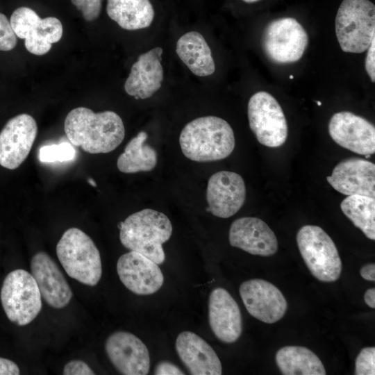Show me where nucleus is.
<instances>
[{
    "label": "nucleus",
    "instance_id": "obj_1",
    "mask_svg": "<svg viewBox=\"0 0 375 375\" xmlns=\"http://www.w3.org/2000/svg\"><path fill=\"white\" fill-rule=\"evenodd\" d=\"M64 129L73 145L92 154L115 150L125 136L123 121L116 112L96 113L85 107L76 108L67 114Z\"/></svg>",
    "mask_w": 375,
    "mask_h": 375
},
{
    "label": "nucleus",
    "instance_id": "obj_2",
    "mask_svg": "<svg viewBox=\"0 0 375 375\" xmlns=\"http://www.w3.org/2000/svg\"><path fill=\"white\" fill-rule=\"evenodd\" d=\"M179 144L188 159L212 162L227 158L235 148V136L229 124L216 116L198 117L181 132Z\"/></svg>",
    "mask_w": 375,
    "mask_h": 375
},
{
    "label": "nucleus",
    "instance_id": "obj_3",
    "mask_svg": "<svg viewBox=\"0 0 375 375\" xmlns=\"http://www.w3.org/2000/svg\"><path fill=\"white\" fill-rule=\"evenodd\" d=\"M122 245L137 251L158 265L164 262L162 244L171 238L172 225L164 213L146 208L129 215L119 224Z\"/></svg>",
    "mask_w": 375,
    "mask_h": 375
},
{
    "label": "nucleus",
    "instance_id": "obj_4",
    "mask_svg": "<svg viewBox=\"0 0 375 375\" xmlns=\"http://www.w3.org/2000/svg\"><path fill=\"white\" fill-rule=\"evenodd\" d=\"M58 258L71 278L89 286L102 275L100 253L92 240L78 228L66 230L56 245Z\"/></svg>",
    "mask_w": 375,
    "mask_h": 375
},
{
    "label": "nucleus",
    "instance_id": "obj_5",
    "mask_svg": "<svg viewBox=\"0 0 375 375\" xmlns=\"http://www.w3.org/2000/svg\"><path fill=\"white\" fill-rule=\"evenodd\" d=\"M335 33L343 51L360 53L375 38V6L369 0H343L335 17Z\"/></svg>",
    "mask_w": 375,
    "mask_h": 375
},
{
    "label": "nucleus",
    "instance_id": "obj_6",
    "mask_svg": "<svg viewBox=\"0 0 375 375\" xmlns=\"http://www.w3.org/2000/svg\"><path fill=\"white\" fill-rule=\"evenodd\" d=\"M300 253L314 277L322 282L337 281L342 272V261L331 237L319 226L306 225L297 235Z\"/></svg>",
    "mask_w": 375,
    "mask_h": 375
},
{
    "label": "nucleus",
    "instance_id": "obj_7",
    "mask_svg": "<svg viewBox=\"0 0 375 375\" xmlns=\"http://www.w3.org/2000/svg\"><path fill=\"white\" fill-rule=\"evenodd\" d=\"M1 301L8 319L18 326L31 323L42 309L37 283L29 272L18 269L5 278L1 289Z\"/></svg>",
    "mask_w": 375,
    "mask_h": 375
},
{
    "label": "nucleus",
    "instance_id": "obj_8",
    "mask_svg": "<svg viewBox=\"0 0 375 375\" xmlns=\"http://www.w3.org/2000/svg\"><path fill=\"white\" fill-rule=\"evenodd\" d=\"M308 42L306 30L297 19L283 17L270 22L262 38L267 58L278 64L297 62L302 57Z\"/></svg>",
    "mask_w": 375,
    "mask_h": 375
},
{
    "label": "nucleus",
    "instance_id": "obj_9",
    "mask_svg": "<svg viewBox=\"0 0 375 375\" xmlns=\"http://www.w3.org/2000/svg\"><path fill=\"white\" fill-rule=\"evenodd\" d=\"M249 126L258 141L268 147H278L285 143L288 135L283 111L269 93H255L248 103Z\"/></svg>",
    "mask_w": 375,
    "mask_h": 375
},
{
    "label": "nucleus",
    "instance_id": "obj_10",
    "mask_svg": "<svg viewBox=\"0 0 375 375\" xmlns=\"http://www.w3.org/2000/svg\"><path fill=\"white\" fill-rule=\"evenodd\" d=\"M10 22L16 36L24 40L26 50L35 55L49 52L51 44L58 42L62 35V25L58 18H40L28 7L17 8Z\"/></svg>",
    "mask_w": 375,
    "mask_h": 375
},
{
    "label": "nucleus",
    "instance_id": "obj_11",
    "mask_svg": "<svg viewBox=\"0 0 375 375\" xmlns=\"http://www.w3.org/2000/svg\"><path fill=\"white\" fill-rule=\"evenodd\" d=\"M38 133L35 119L26 113L9 119L0 132V165L15 169L28 156Z\"/></svg>",
    "mask_w": 375,
    "mask_h": 375
},
{
    "label": "nucleus",
    "instance_id": "obj_12",
    "mask_svg": "<svg viewBox=\"0 0 375 375\" xmlns=\"http://www.w3.org/2000/svg\"><path fill=\"white\" fill-rule=\"evenodd\" d=\"M239 292L248 312L262 322L274 324L287 311L288 302L283 293L265 280L246 281L240 285Z\"/></svg>",
    "mask_w": 375,
    "mask_h": 375
},
{
    "label": "nucleus",
    "instance_id": "obj_13",
    "mask_svg": "<svg viewBox=\"0 0 375 375\" xmlns=\"http://www.w3.org/2000/svg\"><path fill=\"white\" fill-rule=\"evenodd\" d=\"M331 138L340 147L360 155L375 152V128L365 118L349 111L335 113L328 124Z\"/></svg>",
    "mask_w": 375,
    "mask_h": 375
},
{
    "label": "nucleus",
    "instance_id": "obj_14",
    "mask_svg": "<svg viewBox=\"0 0 375 375\" xmlns=\"http://www.w3.org/2000/svg\"><path fill=\"white\" fill-rule=\"evenodd\" d=\"M106 354L115 369L124 375H146L150 367L149 353L137 336L126 331H117L107 338Z\"/></svg>",
    "mask_w": 375,
    "mask_h": 375
},
{
    "label": "nucleus",
    "instance_id": "obj_15",
    "mask_svg": "<svg viewBox=\"0 0 375 375\" xmlns=\"http://www.w3.org/2000/svg\"><path fill=\"white\" fill-rule=\"evenodd\" d=\"M246 188L242 177L233 172L220 171L208 179L206 190L208 210L213 215L228 218L243 206Z\"/></svg>",
    "mask_w": 375,
    "mask_h": 375
},
{
    "label": "nucleus",
    "instance_id": "obj_16",
    "mask_svg": "<svg viewBox=\"0 0 375 375\" xmlns=\"http://www.w3.org/2000/svg\"><path fill=\"white\" fill-rule=\"evenodd\" d=\"M117 272L124 286L138 295L152 294L164 283V276L158 265L135 251L119 258Z\"/></svg>",
    "mask_w": 375,
    "mask_h": 375
},
{
    "label": "nucleus",
    "instance_id": "obj_17",
    "mask_svg": "<svg viewBox=\"0 0 375 375\" xmlns=\"http://www.w3.org/2000/svg\"><path fill=\"white\" fill-rule=\"evenodd\" d=\"M338 192L347 195H362L374 198L375 165L358 158L342 160L326 178Z\"/></svg>",
    "mask_w": 375,
    "mask_h": 375
},
{
    "label": "nucleus",
    "instance_id": "obj_18",
    "mask_svg": "<svg viewBox=\"0 0 375 375\" xmlns=\"http://www.w3.org/2000/svg\"><path fill=\"white\" fill-rule=\"evenodd\" d=\"M31 270L41 297L49 306L60 309L68 305L72 291L55 261L47 253L39 251L33 256Z\"/></svg>",
    "mask_w": 375,
    "mask_h": 375
},
{
    "label": "nucleus",
    "instance_id": "obj_19",
    "mask_svg": "<svg viewBox=\"0 0 375 375\" xmlns=\"http://www.w3.org/2000/svg\"><path fill=\"white\" fill-rule=\"evenodd\" d=\"M229 242L252 254L272 256L278 250L277 238L269 226L262 219L244 217L235 220L229 230Z\"/></svg>",
    "mask_w": 375,
    "mask_h": 375
},
{
    "label": "nucleus",
    "instance_id": "obj_20",
    "mask_svg": "<svg viewBox=\"0 0 375 375\" xmlns=\"http://www.w3.org/2000/svg\"><path fill=\"white\" fill-rule=\"evenodd\" d=\"M208 319L210 328L222 342L233 343L242 332L240 310L230 293L222 288H215L209 296Z\"/></svg>",
    "mask_w": 375,
    "mask_h": 375
},
{
    "label": "nucleus",
    "instance_id": "obj_21",
    "mask_svg": "<svg viewBox=\"0 0 375 375\" xmlns=\"http://www.w3.org/2000/svg\"><path fill=\"white\" fill-rule=\"evenodd\" d=\"M176 350L183 365L193 375H220L221 361L211 346L191 331L177 336Z\"/></svg>",
    "mask_w": 375,
    "mask_h": 375
},
{
    "label": "nucleus",
    "instance_id": "obj_22",
    "mask_svg": "<svg viewBox=\"0 0 375 375\" xmlns=\"http://www.w3.org/2000/svg\"><path fill=\"white\" fill-rule=\"evenodd\" d=\"M162 54V49L158 47L139 56L124 84L128 95L145 99L160 88L164 76Z\"/></svg>",
    "mask_w": 375,
    "mask_h": 375
},
{
    "label": "nucleus",
    "instance_id": "obj_23",
    "mask_svg": "<svg viewBox=\"0 0 375 375\" xmlns=\"http://www.w3.org/2000/svg\"><path fill=\"white\" fill-rule=\"evenodd\" d=\"M176 52L194 75L207 76L214 73L211 50L199 33L190 31L183 35L176 42Z\"/></svg>",
    "mask_w": 375,
    "mask_h": 375
},
{
    "label": "nucleus",
    "instance_id": "obj_24",
    "mask_svg": "<svg viewBox=\"0 0 375 375\" xmlns=\"http://www.w3.org/2000/svg\"><path fill=\"white\" fill-rule=\"evenodd\" d=\"M106 12L121 28L128 31L149 27L154 17L149 0H107Z\"/></svg>",
    "mask_w": 375,
    "mask_h": 375
},
{
    "label": "nucleus",
    "instance_id": "obj_25",
    "mask_svg": "<svg viewBox=\"0 0 375 375\" xmlns=\"http://www.w3.org/2000/svg\"><path fill=\"white\" fill-rule=\"evenodd\" d=\"M276 362L283 375H325L319 357L301 346H285L278 350Z\"/></svg>",
    "mask_w": 375,
    "mask_h": 375
},
{
    "label": "nucleus",
    "instance_id": "obj_26",
    "mask_svg": "<svg viewBox=\"0 0 375 375\" xmlns=\"http://www.w3.org/2000/svg\"><path fill=\"white\" fill-rule=\"evenodd\" d=\"M147 138V133L140 131L128 142L117 161V169L121 172H149L156 167L157 153L154 148L145 144Z\"/></svg>",
    "mask_w": 375,
    "mask_h": 375
},
{
    "label": "nucleus",
    "instance_id": "obj_27",
    "mask_svg": "<svg viewBox=\"0 0 375 375\" xmlns=\"http://www.w3.org/2000/svg\"><path fill=\"white\" fill-rule=\"evenodd\" d=\"M342 212L367 238L375 240V200L362 195H350L340 204Z\"/></svg>",
    "mask_w": 375,
    "mask_h": 375
},
{
    "label": "nucleus",
    "instance_id": "obj_28",
    "mask_svg": "<svg viewBox=\"0 0 375 375\" xmlns=\"http://www.w3.org/2000/svg\"><path fill=\"white\" fill-rule=\"evenodd\" d=\"M75 151L72 146L67 143H61L58 145L46 146L40 151V159L41 161L68 160L74 157Z\"/></svg>",
    "mask_w": 375,
    "mask_h": 375
},
{
    "label": "nucleus",
    "instance_id": "obj_29",
    "mask_svg": "<svg viewBox=\"0 0 375 375\" xmlns=\"http://www.w3.org/2000/svg\"><path fill=\"white\" fill-rule=\"evenodd\" d=\"M355 374H375V348L369 347L363 348L358 353L355 362Z\"/></svg>",
    "mask_w": 375,
    "mask_h": 375
},
{
    "label": "nucleus",
    "instance_id": "obj_30",
    "mask_svg": "<svg viewBox=\"0 0 375 375\" xmlns=\"http://www.w3.org/2000/svg\"><path fill=\"white\" fill-rule=\"evenodd\" d=\"M17 44V36L6 16L0 12V51H8Z\"/></svg>",
    "mask_w": 375,
    "mask_h": 375
},
{
    "label": "nucleus",
    "instance_id": "obj_31",
    "mask_svg": "<svg viewBox=\"0 0 375 375\" xmlns=\"http://www.w3.org/2000/svg\"><path fill=\"white\" fill-rule=\"evenodd\" d=\"M103 0H71L72 3L80 10L85 20L92 22L100 15Z\"/></svg>",
    "mask_w": 375,
    "mask_h": 375
},
{
    "label": "nucleus",
    "instance_id": "obj_32",
    "mask_svg": "<svg viewBox=\"0 0 375 375\" xmlns=\"http://www.w3.org/2000/svg\"><path fill=\"white\" fill-rule=\"evenodd\" d=\"M65 375H94L95 373L88 364L82 360L68 362L63 368Z\"/></svg>",
    "mask_w": 375,
    "mask_h": 375
},
{
    "label": "nucleus",
    "instance_id": "obj_33",
    "mask_svg": "<svg viewBox=\"0 0 375 375\" xmlns=\"http://www.w3.org/2000/svg\"><path fill=\"white\" fill-rule=\"evenodd\" d=\"M365 69L372 81H375V38L367 49L365 58Z\"/></svg>",
    "mask_w": 375,
    "mask_h": 375
},
{
    "label": "nucleus",
    "instance_id": "obj_34",
    "mask_svg": "<svg viewBox=\"0 0 375 375\" xmlns=\"http://www.w3.org/2000/svg\"><path fill=\"white\" fill-rule=\"evenodd\" d=\"M154 374L156 375H181L185 374L177 366L167 361H162L157 364Z\"/></svg>",
    "mask_w": 375,
    "mask_h": 375
},
{
    "label": "nucleus",
    "instance_id": "obj_35",
    "mask_svg": "<svg viewBox=\"0 0 375 375\" xmlns=\"http://www.w3.org/2000/svg\"><path fill=\"white\" fill-rule=\"evenodd\" d=\"M19 374V367L15 362L0 357V375H18Z\"/></svg>",
    "mask_w": 375,
    "mask_h": 375
},
{
    "label": "nucleus",
    "instance_id": "obj_36",
    "mask_svg": "<svg viewBox=\"0 0 375 375\" xmlns=\"http://www.w3.org/2000/svg\"><path fill=\"white\" fill-rule=\"evenodd\" d=\"M360 276L365 280L374 281H375V265L374 263H369L364 265L360 271Z\"/></svg>",
    "mask_w": 375,
    "mask_h": 375
},
{
    "label": "nucleus",
    "instance_id": "obj_37",
    "mask_svg": "<svg viewBox=\"0 0 375 375\" xmlns=\"http://www.w3.org/2000/svg\"><path fill=\"white\" fill-rule=\"evenodd\" d=\"M365 303L372 308H375V289L374 288L367 290L364 294Z\"/></svg>",
    "mask_w": 375,
    "mask_h": 375
},
{
    "label": "nucleus",
    "instance_id": "obj_38",
    "mask_svg": "<svg viewBox=\"0 0 375 375\" xmlns=\"http://www.w3.org/2000/svg\"><path fill=\"white\" fill-rule=\"evenodd\" d=\"M88 182H89V183L91 184L92 185L96 186V183H94V181L92 179H91V178L88 179Z\"/></svg>",
    "mask_w": 375,
    "mask_h": 375
},
{
    "label": "nucleus",
    "instance_id": "obj_39",
    "mask_svg": "<svg viewBox=\"0 0 375 375\" xmlns=\"http://www.w3.org/2000/svg\"><path fill=\"white\" fill-rule=\"evenodd\" d=\"M244 2L246 3H254V2H256V1H258L260 0H243Z\"/></svg>",
    "mask_w": 375,
    "mask_h": 375
},
{
    "label": "nucleus",
    "instance_id": "obj_40",
    "mask_svg": "<svg viewBox=\"0 0 375 375\" xmlns=\"http://www.w3.org/2000/svg\"><path fill=\"white\" fill-rule=\"evenodd\" d=\"M316 103H317V104L318 106H321V105H322V102L319 101H316Z\"/></svg>",
    "mask_w": 375,
    "mask_h": 375
},
{
    "label": "nucleus",
    "instance_id": "obj_41",
    "mask_svg": "<svg viewBox=\"0 0 375 375\" xmlns=\"http://www.w3.org/2000/svg\"><path fill=\"white\" fill-rule=\"evenodd\" d=\"M289 77H290V79H292L294 78L293 75H290Z\"/></svg>",
    "mask_w": 375,
    "mask_h": 375
}]
</instances>
